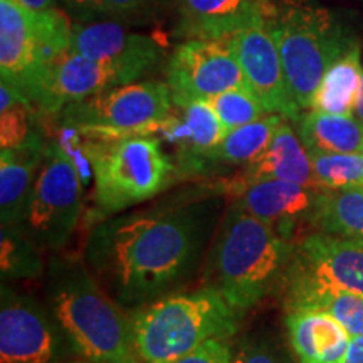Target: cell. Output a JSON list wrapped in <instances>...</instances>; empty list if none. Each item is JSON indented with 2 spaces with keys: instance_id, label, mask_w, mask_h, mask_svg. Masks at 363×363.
I'll list each match as a JSON object with an SVG mask.
<instances>
[{
  "instance_id": "6da1fadb",
  "label": "cell",
  "mask_w": 363,
  "mask_h": 363,
  "mask_svg": "<svg viewBox=\"0 0 363 363\" xmlns=\"http://www.w3.org/2000/svg\"><path fill=\"white\" fill-rule=\"evenodd\" d=\"M211 220L203 203L145 208L94 227L84 261L101 288L121 308L167 296L197 266Z\"/></svg>"
},
{
  "instance_id": "5b68a950",
  "label": "cell",
  "mask_w": 363,
  "mask_h": 363,
  "mask_svg": "<svg viewBox=\"0 0 363 363\" xmlns=\"http://www.w3.org/2000/svg\"><path fill=\"white\" fill-rule=\"evenodd\" d=\"M81 136L94 179V203L103 216L147 202L182 177L157 136Z\"/></svg>"
},
{
  "instance_id": "9c48e42d",
  "label": "cell",
  "mask_w": 363,
  "mask_h": 363,
  "mask_svg": "<svg viewBox=\"0 0 363 363\" xmlns=\"http://www.w3.org/2000/svg\"><path fill=\"white\" fill-rule=\"evenodd\" d=\"M83 175L57 142L48 143L19 229L39 251H59L71 239L83 208Z\"/></svg>"
},
{
  "instance_id": "83f0119b",
  "label": "cell",
  "mask_w": 363,
  "mask_h": 363,
  "mask_svg": "<svg viewBox=\"0 0 363 363\" xmlns=\"http://www.w3.org/2000/svg\"><path fill=\"white\" fill-rule=\"evenodd\" d=\"M323 189L363 187V153H310Z\"/></svg>"
},
{
  "instance_id": "4316f807",
  "label": "cell",
  "mask_w": 363,
  "mask_h": 363,
  "mask_svg": "<svg viewBox=\"0 0 363 363\" xmlns=\"http://www.w3.org/2000/svg\"><path fill=\"white\" fill-rule=\"evenodd\" d=\"M0 266L4 279L38 278L44 272L39 249L19 227H0Z\"/></svg>"
},
{
  "instance_id": "ba28073f",
  "label": "cell",
  "mask_w": 363,
  "mask_h": 363,
  "mask_svg": "<svg viewBox=\"0 0 363 363\" xmlns=\"http://www.w3.org/2000/svg\"><path fill=\"white\" fill-rule=\"evenodd\" d=\"M174 108L167 83L118 84L71 103L57 113L59 125L72 126L84 136L116 138L128 135H152V126Z\"/></svg>"
},
{
  "instance_id": "9a60e30c",
  "label": "cell",
  "mask_w": 363,
  "mask_h": 363,
  "mask_svg": "<svg viewBox=\"0 0 363 363\" xmlns=\"http://www.w3.org/2000/svg\"><path fill=\"white\" fill-rule=\"evenodd\" d=\"M118 84L125 83L116 69L67 49L45 67L33 104L44 115H57L67 104Z\"/></svg>"
},
{
  "instance_id": "836d02e7",
  "label": "cell",
  "mask_w": 363,
  "mask_h": 363,
  "mask_svg": "<svg viewBox=\"0 0 363 363\" xmlns=\"http://www.w3.org/2000/svg\"><path fill=\"white\" fill-rule=\"evenodd\" d=\"M17 4H21L22 7L29 9L33 12L48 11V9L54 7V0H16Z\"/></svg>"
},
{
  "instance_id": "8d00e7d4",
  "label": "cell",
  "mask_w": 363,
  "mask_h": 363,
  "mask_svg": "<svg viewBox=\"0 0 363 363\" xmlns=\"http://www.w3.org/2000/svg\"><path fill=\"white\" fill-rule=\"evenodd\" d=\"M362 153H363V148H362Z\"/></svg>"
},
{
  "instance_id": "4dcf8cb0",
  "label": "cell",
  "mask_w": 363,
  "mask_h": 363,
  "mask_svg": "<svg viewBox=\"0 0 363 363\" xmlns=\"http://www.w3.org/2000/svg\"><path fill=\"white\" fill-rule=\"evenodd\" d=\"M165 363H234V353L225 340H208L192 352Z\"/></svg>"
},
{
  "instance_id": "44dd1931",
  "label": "cell",
  "mask_w": 363,
  "mask_h": 363,
  "mask_svg": "<svg viewBox=\"0 0 363 363\" xmlns=\"http://www.w3.org/2000/svg\"><path fill=\"white\" fill-rule=\"evenodd\" d=\"M298 135L310 153H362L363 125L352 115L311 110L296 120Z\"/></svg>"
},
{
  "instance_id": "52a82bcc",
  "label": "cell",
  "mask_w": 363,
  "mask_h": 363,
  "mask_svg": "<svg viewBox=\"0 0 363 363\" xmlns=\"http://www.w3.org/2000/svg\"><path fill=\"white\" fill-rule=\"evenodd\" d=\"M72 24L57 9L33 12L0 0V74L33 103L45 67L71 45Z\"/></svg>"
},
{
  "instance_id": "8992f818",
  "label": "cell",
  "mask_w": 363,
  "mask_h": 363,
  "mask_svg": "<svg viewBox=\"0 0 363 363\" xmlns=\"http://www.w3.org/2000/svg\"><path fill=\"white\" fill-rule=\"evenodd\" d=\"M286 83L299 110H311L325 72L358 40L342 17L313 4L278 7L269 19Z\"/></svg>"
},
{
  "instance_id": "2e32d148",
  "label": "cell",
  "mask_w": 363,
  "mask_h": 363,
  "mask_svg": "<svg viewBox=\"0 0 363 363\" xmlns=\"http://www.w3.org/2000/svg\"><path fill=\"white\" fill-rule=\"evenodd\" d=\"M177 34L185 39H220L257 21H269L278 7L271 0H175Z\"/></svg>"
},
{
  "instance_id": "5bb4252c",
  "label": "cell",
  "mask_w": 363,
  "mask_h": 363,
  "mask_svg": "<svg viewBox=\"0 0 363 363\" xmlns=\"http://www.w3.org/2000/svg\"><path fill=\"white\" fill-rule=\"evenodd\" d=\"M69 49L116 69L125 84L148 74L163 56L158 40L113 21L74 24Z\"/></svg>"
},
{
  "instance_id": "cb8c5ba5",
  "label": "cell",
  "mask_w": 363,
  "mask_h": 363,
  "mask_svg": "<svg viewBox=\"0 0 363 363\" xmlns=\"http://www.w3.org/2000/svg\"><path fill=\"white\" fill-rule=\"evenodd\" d=\"M288 308H311L333 316L352 337L363 335V296L347 289L328 286H296L286 288Z\"/></svg>"
},
{
  "instance_id": "7c38bea8",
  "label": "cell",
  "mask_w": 363,
  "mask_h": 363,
  "mask_svg": "<svg viewBox=\"0 0 363 363\" xmlns=\"http://www.w3.org/2000/svg\"><path fill=\"white\" fill-rule=\"evenodd\" d=\"M284 284L328 286L363 296V242L325 233L308 235L293 247Z\"/></svg>"
},
{
  "instance_id": "3957f363",
  "label": "cell",
  "mask_w": 363,
  "mask_h": 363,
  "mask_svg": "<svg viewBox=\"0 0 363 363\" xmlns=\"http://www.w3.org/2000/svg\"><path fill=\"white\" fill-rule=\"evenodd\" d=\"M293 247L274 225L234 202L227 208L208 257V286L242 315L284 279Z\"/></svg>"
},
{
  "instance_id": "30bf717a",
  "label": "cell",
  "mask_w": 363,
  "mask_h": 363,
  "mask_svg": "<svg viewBox=\"0 0 363 363\" xmlns=\"http://www.w3.org/2000/svg\"><path fill=\"white\" fill-rule=\"evenodd\" d=\"M76 352L51 308L4 284L0 289V362L59 363Z\"/></svg>"
},
{
  "instance_id": "8fae6325",
  "label": "cell",
  "mask_w": 363,
  "mask_h": 363,
  "mask_svg": "<svg viewBox=\"0 0 363 363\" xmlns=\"http://www.w3.org/2000/svg\"><path fill=\"white\" fill-rule=\"evenodd\" d=\"M167 84L177 106L246 88L233 39H187L177 45L167 65Z\"/></svg>"
},
{
  "instance_id": "7402d4cb",
  "label": "cell",
  "mask_w": 363,
  "mask_h": 363,
  "mask_svg": "<svg viewBox=\"0 0 363 363\" xmlns=\"http://www.w3.org/2000/svg\"><path fill=\"white\" fill-rule=\"evenodd\" d=\"M310 220L320 233L363 242V187L320 190Z\"/></svg>"
},
{
  "instance_id": "ffe728a7",
  "label": "cell",
  "mask_w": 363,
  "mask_h": 363,
  "mask_svg": "<svg viewBox=\"0 0 363 363\" xmlns=\"http://www.w3.org/2000/svg\"><path fill=\"white\" fill-rule=\"evenodd\" d=\"M48 142L40 135L33 142L0 153V222L19 227L24 220Z\"/></svg>"
},
{
  "instance_id": "d590c367",
  "label": "cell",
  "mask_w": 363,
  "mask_h": 363,
  "mask_svg": "<svg viewBox=\"0 0 363 363\" xmlns=\"http://www.w3.org/2000/svg\"><path fill=\"white\" fill-rule=\"evenodd\" d=\"M76 363H93V362H89V360H86V358H83V362H76Z\"/></svg>"
},
{
  "instance_id": "ac0fdd59",
  "label": "cell",
  "mask_w": 363,
  "mask_h": 363,
  "mask_svg": "<svg viewBox=\"0 0 363 363\" xmlns=\"http://www.w3.org/2000/svg\"><path fill=\"white\" fill-rule=\"evenodd\" d=\"M318 192L320 190L294 182L262 180L242 185L235 202L288 238V230H291L294 220L299 217L310 219Z\"/></svg>"
},
{
  "instance_id": "4fadbf2b",
  "label": "cell",
  "mask_w": 363,
  "mask_h": 363,
  "mask_svg": "<svg viewBox=\"0 0 363 363\" xmlns=\"http://www.w3.org/2000/svg\"><path fill=\"white\" fill-rule=\"evenodd\" d=\"M246 88L267 113L296 121L301 110L289 93L281 54L269 21H257L230 35Z\"/></svg>"
},
{
  "instance_id": "7a4b0ae2",
  "label": "cell",
  "mask_w": 363,
  "mask_h": 363,
  "mask_svg": "<svg viewBox=\"0 0 363 363\" xmlns=\"http://www.w3.org/2000/svg\"><path fill=\"white\" fill-rule=\"evenodd\" d=\"M45 299L81 358L93 363H142L131 316L104 291L86 261L51 257L45 267Z\"/></svg>"
},
{
  "instance_id": "d4e9b609",
  "label": "cell",
  "mask_w": 363,
  "mask_h": 363,
  "mask_svg": "<svg viewBox=\"0 0 363 363\" xmlns=\"http://www.w3.org/2000/svg\"><path fill=\"white\" fill-rule=\"evenodd\" d=\"M283 121L284 116L278 113H269L252 123L227 131L219 147L212 152L211 162L247 165L264 152Z\"/></svg>"
},
{
  "instance_id": "f546056e",
  "label": "cell",
  "mask_w": 363,
  "mask_h": 363,
  "mask_svg": "<svg viewBox=\"0 0 363 363\" xmlns=\"http://www.w3.org/2000/svg\"><path fill=\"white\" fill-rule=\"evenodd\" d=\"M72 12L86 19L96 17H128L155 9L160 0H61Z\"/></svg>"
},
{
  "instance_id": "1f68e13d",
  "label": "cell",
  "mask_w": 363,
  "mask_h": 363,
  "mask_svg": "<svg viewBox=\"0 0 363 363\" xmlns=\"http://www.w3.org/2000/svg\"><path fill=\"white\" fill-rule=\"evenodd\" d=\"M234 363H281V360L266 343L246 340L234 352Z\"/></svg>"
},
{
  "instance_id": "f1b7e54d",
  "label": "cell",
  "mask_w": 363,
  "mask_h": 363,
  "mask_svg": "<svg viewBox=\"0 0 363 363\" xmlns=\"http://www.w3.org/2000/svg\"><path fill=\"white\" fill-rule=\"evenodd\" d=\"M207 103L214 108L225 131L252 123V121L269 115L266 108L257 101L256 96L247 88H234L224 91V93L207 99Z\"/></svg>"
},
{
  "instance_id": "603a6c76",
  "label": "cell",
  "mask_w": 363,
  "mask_h": 363,
  "mask_svg": "<svg viewBox=\"0 0 363 363\" xmlns=\"http://www.w3.org/2000/svg\"><path fill=\"white\" fill-rule=\"evenodd\" d=\"M362 54L360 44L357 43L325 72L315 93L311 110L333 115H352L362 88Z\"/></svg>"
},
{
  "instance_id": "484cf974",
  "label": "cell",
  "mask_w": 363,
  "mask_h": 363,
  "mask_svg": "<svg viewBox=\"0 0 363 363\" xmlns=\"http://www.w3.org/2000/svg\"><path fill=\"white\" fill-rule=\"evenodd\" d=\"M33 103L6 81L0 84V145L2 150L33 142L40 133Z\"/></svg>"
},
{
  "instance_id": "e575fe53",
  "label": "cell",
  "mask_w": 363,
  "mask_h": 363,
  "mask_svg": "<svg viewBox=\"0 0 363 363\" xmlns=\"http://www.w3.org/2000/svg\"><path fill=\"white\" fill-rule=\"evenodd\" d=\"M353 113H355L357 120L363 125V79H362V88H360V93H358V98H357V103H355V110H353Z\"/></svg>"
},
{
  "instance_id": "d6a6232c",
  "label": "cell",
  "mask_w": 363,
  "mask_h": 363,
  "mask_svg": "<svg viewBox=\"0 0 363 363\" xmlns=\"http://www.w3.org/2000/svg\"><path fill=\"white\" fill-rule=\"evenodd\" d=\"M345 363H363V335L352 337L350 348H348Z\"/></svg>"
},
{
  "instance_id": "d6986e66",
  "label": "cell",
  "mask_w": 363,
  "mask_h": 363,
  "mask_svg": "<svg viewBox=\"0 0 363 363\" xmlns=\"http://www.w3.org/2000/svg\"><path fill=\"white\" fill-rule=\"evenodd\" d=\"M262 180H286L315 190H323L313 170L310 152L303 145L299 135L286 121L276 130L264 152L247 163L240 177L242 185Z\"/></svg>"
},
{
  "instance_id": "e0dca14e",
  "label": "cell",
  "mask_w": 363,
  "mask_h": 363,
  "mask_svg": "<svg viewBox=\"0 0 363 363\" xmlns=\"http://www.w3.org/2000/svg\"><path fill=\"white\" fill-rule=\"evenodd\" d=\"M284 325L299 363H345L352 335L328 313L288 308Z\"/></svg>"
},
{
  "instance_id": "277c9868",
  "label": "cell",
  "mask_w": 363,
  "mask_h": 363,
  "mask_svg": "<svg viewBox=\"0 0 363 363\" xmlns=\"http://www.w3.org/2000/svg\"><path fill=\"white\" fill-rule=\"evenodd\" d=\"M136 352L142 363L175 360L208 340H227L239 328V313L217 289L167 294L133 310Z\"/></svg>"
}]
</instances>
